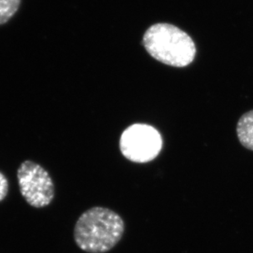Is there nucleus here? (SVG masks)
I'll use <instances>...</instances> for the list:
<instances>
[{"label": "nucleus", "instance_id": "f257e3e1", "mask_svg": "<svg viewBox=\"0 0 253 253\" xmlns=\"http://www.w3.org/2000/svg\"><path fill=\"white\" fill-rule=\"evenodd\" d=\"M124 232V220L121 215L109 208L94 207L80 216L73 234L82 251L105 253L121 241Z\"/></svg>", "mask_w": 253, "mask_h": 253}, {"label": "nucleus", "instance_id": "f03ea898", "mask_svg": "<svg viewBox=\"0 0 253 253\" xmlns=\"http://www.w3.org/2000/svg\"><path fill=\"white\" fill-rule=\"evenodd\" d=\"M143 45L153 58L171 67H187L196 56V46L191 37L168 23L151 26L143 36Z\"/></svg>", "mask_w": 253, "mask_h": 253}, {"label": "nucleus", "instance_id": "7ed1b4c3", "mask_svg": "<svg viewBox=\"0 0 253 253\" xmlns=\"http://www.w3.org/2000/svg\"><path fill=\"white\" fill-rule=\"evenodd\" d=\"M20 192L29 205L45 208L53 202L55 187L50 174L43 167L32 161H25L17 172Z\"/></svg>", "mask_w": 253, "mask_h": 253}, {"label": "nucleus", "instance_id": "20e7f679", "mask_svg": "<svg viewBox=\"0 0 253 253\" xmlns=\"http://www.w3.org/2000/svg\"><path fill=\"white\" fill-rule=\"evenodd\" d=\"M163 148V139L154 127L134 124L122 133L120 149L125 158L136 163L154 160Z\"/></svg>", "mask_w": 253, "mask_h": 253}, {"label": "nucleus", "instance_id": "39448f33", "mask_svg": "<svg viewBox=\"0 0 253 253\" xmlns=\"http://www.w3.org/2000/svg\"><path fill=\"white\" fill-rule=\"evenodd\" d=\"M237 135L242 145L253 151V110L240 117L237 125Z\"/></svg>", "mask_w": 253, "mask_h": 253}, {"label": "nucleus", "instance_id": "423d86ee", "mask_svg": "<svg viewBox=\"0 0 253 253\" xmlns=\"http://www.w3.org/2000/svg\"><path fill=\"white\" fill-rule=\"evenodd\" d=\"M21 0H0V26L7 23L19 8Z\"/></svg>", "mask_w": 253, "mask_h": 253}, {"label": "nucleus", "instance_id": "0eeeda50", "mask_svg": "<svg viewBox=\"0 0 253 253\" xmlns=\"http://www.w3.org/2000/svg\"><path fill=\"white\" fill-rule=\"evenodd\" d=\"M8 193V181L4 174L0 172V202L4 200Z\"/></svg>", "mask_w": 253, "mask_h": 253}]
</instances>
